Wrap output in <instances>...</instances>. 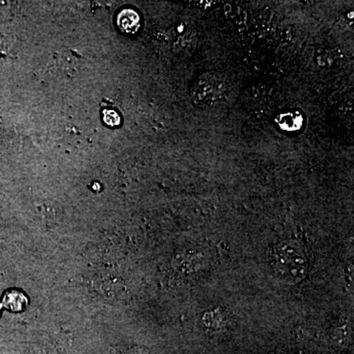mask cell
Instances as JSON below:
<instances>
[{
    "label": "cell",
    "instance_id": "cell-2",
    "mask_svg": "<svg viewBox=\"0 0 354 354\" xmlns=\"http://www.w3.org/2000/svg\"><path fill=\"white\" fill-rule=\"evenodd\" d=\"M140 16L131 9H125L121 11L118 16V25L123 32L135 34L140 28Z\"/></svg>",
    "mask_w": 354,
    "mask_h": 354
},
{
    "label": "cell",
    "instance_id": "cell-3",
    "mask_svg": "<svg viewBox=\"0 0 354 354\" xmlns=\"http://www.w3.org/2000/svg\"><path fill=\"white\" fill-rule=\"evenodd\" d=\"M277 122L279 127L286 131H297L304 124V118L301 114L297 113H283L277 118Z\"/></svg>",
    "mask_w": 354,
    "mask_h": 354
},
{
    "label": "cell",
    "instance_id": "cell-1",
    "mask_svg": "<svg viewBox=\"0 0 354 354\" xmlns=\"http://www.w3.org/2000/svg\"><path fill=\"white\" fill-rule=\"evenodd\" d=\"M272 270L286 283H297L306 276L308 255L304 244L297 241H281L270 252Z\"/></svg>",
    "mask_w": 354,
    "mask_h": 354
},
{
    "label": "cell",
    "instance_id": "cell-4",
    "mask_svg": "<svg viewBox=\"0 0 354 354\" xmlns=\"http://www.w3.org/2000/svg\"><path fill=\"white\" fill-rule=\"evenodd\" d=\"M27 304V298L22 292L17 290H10L4 295L2 306L13 312H20Z\"/></svg>",
    "mask_w": 354,
    "mask_h": 354
},
{
    "label": "cell",
    "instance_id": "cell-6",
    "mask_svg": "<svg viewBox=\"0 0 354 354\" xmlns=\"http://www.w3.org/2000/svg\"><path fill=\"white\" fill-rule=\"evenodd\" d=\"M2 305H0V308H1Z\"/></svg>",
    "mask_w": 354,
    "mask_h": 354
},
{
    "label": "cell",
    "instance_id": "cell-5",
    "mask_svg": "<svg viewBox=\"0 0 354 354\" xmlns=\"http://www.w3.org/2000/svg\"><path fill=\"white\" fill-rule=\"evenodd\" d=\"M104 120L109 127H118L120 123V118L113 111H104Z\"/></svg>",
    "mask_w": 354,
    "mask_h": 354
}]
</instances>
